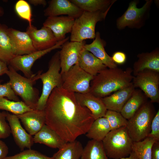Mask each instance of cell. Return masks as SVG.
Listing matches in <instances>:
<instances>
[{
  "instance_id": "cell-30",
  "label": "cell",
  "mask_w": 159,
  "mask_h": 159,
  "mask_svg": "<svg viewBox=\"0 0 159 159\" xmlns=\"http://www.w3.org/2000/svg\"><path fill=\"white\" fill-rule=\"evenodd\" d=\"M81 159H108L102 141L91 139L83 148Z\"/></svg>"
},
{
  "instance_id": "cell-13",
  "label": "cell",
  "mask_w": 159,
  "mask_h": 159,
  "mask_svg": "<svg viewBox=\"0 0 159 159\" xmlns=\"http://www.w3.org/2000/svg\"><path fill=\"white\" fill-rule=\"evenodd\" d=\"M84 11L70 0H51L48 2V6L44 10V15L47 17L67 15L76 19Z\"/></svg>"
},
{
  "instance_id": "cell-3",
  "label": "cell",
  "mask_w": 159,
  "mask_h": 159,
  "mask_svg": "<svg viewBox=\"0 0 159 159\" xmlns=\"http://www.w3.org/2000/svg\"><path fill=\"white\" fill-rule=\"evenodd\" d=\"M6 75L9 77L11 87L17 95L22 101L33 110H36L39 99V92L34 87L36 81L39 80V76L42 71H39L30 78L23 77L19 74L13 68L8 65Z\"/></svg>"
},
{
  "instance_id": "cell-44",
  "label": "cell",
  "mask_w": 159,
  "mask_h": 159,
  "mask_svg": "<svg viewBox=\"0 0 159 159\" xmlns=\"http://www.w3.org/2000/svg\"><path fill=\"white\" fill-rule=\"evenodd\" d=\"M120 159H138L135 153L133 151L128 157Z\"/></svg>"
},
{
  "instance_id": "cell-31",
  "label": "cell",
  "mask_w": 159,
  "mask_h": 159,
  "mask_svg": "<svg viewBox=\"0 0 159 159\" xmlns=\"http://www.w3.org/2000/svg\"><path fill=\"white\" fill-rule=\"evenodd\" d=\"M156 141L154 139L147 137L142 140L133 142L132 151L138 159H151L152 147Z\"/></svg>"
},
{
  "instance_id": "cell-28",
  "label": "cell",
  "mask_w": 159,
  "mask_h": 159,
  "mask_svg": "<svg viewBox=\"0 0 159 159\" xmlns=\"http://www.w3.org/2000/svg\"><path fill=\"white\" fill-rule=\"evenodd\" d=\"M84 11H105L116 1V0H70Z\"/></svg>"
},
{
  "instance_id": "cell-36",
  "label": "cell",
  "mask_w": 159,
  "mask_h": 159,
  "mask_svg": "<svg viewBox=\"0 0 159 159\" xmlns=\"http://www.w3.org/2000/svg\"><path fill=\"white\" fill-rule=\"evenodd\" d=\"M1 97H6L16 101H20L12 89L9 81L4 84L1 83L0 82V98Z\"/></svg>"
},
{
  "instance_id": "cell-11",
  "label": "cell",
  "mask_w": 159,
  "mask_h": 159,
  "mask_svg": "<svg viewBox=\"0 0 159 159\" xmlns=\"http://www.w3.org/2000/svg\"><path fill=\"white\" fill-rule=\"evenodd\" d=\"M69 38L67 37L58 42L55 45L48 49L36 51L27 54L16 56L10 61L8 65L11 66L16 71H21L25 77L30 78L34 74L32 71V68L35 61L52 51L61 49L62 45L68 41Z\"/></svg>"
},
{
  "instance_id": "cell-4",
  "label": "cell",
  "mask_w": 159,
  "mask_h": 159,
  "mask_svg": "<svg viewBox=\"0 0 159 159\" xmlns=\"http://www.w3.org/2000/svg\"><path fill=\"white\" fill-rule=\"evenodd\" d=\"M102 141L108 158L120 159L127 157L132 151L133 142L126 127L111 130Z\"/></svg>"
},
{
  "instance_id": "cell-5",
  "label": "cell",
  "mask_w": 159,
  "mask_h": 159,
  "mask_svg": "<svg viewBox=\"0 0 159 159\" xmlns=\"http://www.w3.org/2000/svg\"><path fill=\"white\" fill-rule=\"evenodd\" d=\"M59 51L52 57L48 64V69L45 72L40 73L39 76L42 83V91L37 102L36 110H44L48 98L56 87H62V78Z\"/></svg>"
},
{
  "instance_id": "cell-33",
  "label": "cell",
  "mask_w": 159,
  "mask_h": 159,
  "mask_svg": "<svg viewBox=\"0 0 159 159\" xmlns=\"http://www.w3.org/2000/svg\"><path fill=\"white\" fill-rule=\"evenodd\" d=\"M104 117L108 120L111 130L127 126L128 120L120 112L107 110Z\"/></svg>"
},
{
  "instance_id": "cell-40",
  "label": "cell",
  "mask_w": 159,
  "mask_h": 159,
  "mask_svg": "<svg viewBox=\"0 0 159 159\" xmlns=\"http://www.w3.org/2000/svg\"><path fill=\"white\" fill-rule=\"evenodd\" d=\"M9 152V148L6 144L0 139V159H4Z\"/></svg>"
},
{
  "instance_id": "cell-26",
  "label": "cell",
  "mask_w": 159,
  "mask_h": 159,
  "mask_svg": "<svg viewBox=\"0 0 159 159\" xmlns=\"http://www.w3.org/2000/svg\"><path fill=\"white\" fill-rule=\"evenodd\" d=\"M8 27L0 23V60L9 65L16 56L8 32Z\"/></svg>"
},
{
  "instance_id": "cell-12",
  "label": "cell",
  "mask_w": 159,
  "mask_h": 159,
  "mask_svg": "<svg viewBox=\"0 0 159 159\" xmlns=\"http://www.w3.org/2000/svg\"><path fill=\"white\" fill-rule=\"evenodd\" d=\"M85 44L84 41L78 42L68 40L62 45L59 51L61 74L78 63L81 52Z\"/></svg>"
},
{
  "instance_id": "cell-35",
  "label": "cell",
  "mask_w": 159,
  "mask_h": 159,
  "mask_svg": "<svg viewBox=\"0 0 159 159\" xmlns=\"http://www.w3.org/2000/svg\"><path fill=\"white\" fill-rule=\"evenodd\" d=\"M4 159H53L36 150L28 149L14 155L7 156Z\"/></svg>"
},
{
  "instance_id": "cell-1",
  "label": "cell",
  "mask_w": 159,
  "mask_h": 159,
  "mask_svg": "<svg viewBox=\"0 0 159 159\" xmlns=\"http://www.w3.org/2000/svg\"><path fill=\"white\" fill-rule=\"evenodd\" d=\"M44 110L45 124L67 142L86 134L95 120L90 111L78 102L75 93L62 87L52 90Z\"/></svg>"
},
{
  "instance_id": "cell-17",
  "label": "cell",
  "mask_w": 159,
  "mask_h": 159,
  "mask_svg": "<svg viewBox=\"0 0 159 159\" xmlns=\"http://www.w3.org/2000/svg\"><path fill=\"white\" fill-rule=\"evenodd\" d=\"M8 32L16 56L27 54L36 51L30 37L26 32L8 28Z\"/></svg>"
},
{
  "instance_id": "cell-18",
  "label": "cell",
  "mask_w": 159,
  "mask_h": 159,
  "mask_svg": "<svg viewBox=\"0 0 159 159\" xmlns=\"http://www.w3.org/2000/svg\"><path fill=\"white\" fill-rule=\"evenodd\" d=\"M16 115L27 132L32 136L35 135L45 124L44 110H32Z\"/></svg>"
},
{
  "instance_id": "cell-14",
  "label": "cell",
  "mask_w": 159,
  "mask_h": 159,
  "mask_svg": "<svg viewBox=\"0 0 159 159\" xmlns=\"http://www.w3.org/2000/svg\"><path fill=\"white\" fill-rule=\"evenodd\" d=\"M6 118L11 134L19 148L22 151L25 148L31 149L34 143L33 137L23 128L17 116L6 112Z\"/></svg>"
},
{
  "instance_id": "cell-19",
  "label": "cell",
  "mask_w": 159,
  "mask_h": 159,
  "mask_svg": "<svg viewBox=\"0 0 159 159\" xmlns=\"http://www.w3.org/2000/svg\"><path fill=\"white\" fill-rule=\"evenodd\" d=\"M75 95L79 104L90 111L95 120L104 117L107 110L101 98L90 92L75 93Z\"/></svg>"
},
{
  "instance_id": "cell-27",
  "label": "cell",
  "mask_w": 159,
  "mask_h": 159,
  "mask_svg": "<svg viewBox=\"0 0 159 159\" xmlns=\"http://www.w3.org/2000/svg\"><path fill=\"white\" fill-rule=\"evenodd\" d=\"M83 147L81 143L76 140L67 142L59 149L52 157L53 159H80Z\"/></svg>"
},
{
  "instance_id": "cell-25",
  "label": "cell",
  "mask_w": 159,
  "mask_h": 159,
  "mask_svg": "<svg viewBox=\"0 0 159 159\" xmlns=\"http://www.w3.org/2000/svg\"><path fill=\"white\" fill-rule=\"evenodd\" d=\"M141 90L135 89L122 108L120 113L127 120L130 118L147 101Z\"/></svg>"
},
{
  "instance_id": "cell-32",
  "label": "cell",
  "mask_w": 159,
  "mask_h": 159,
  "mask_svg": "<svg viewBox=\"0 0 159 159\" xmlns=\"http://www.w3.org/2000/svg\"><path fill=\"white\" fill-rule=\"evenodd\" d=\"M0 110L9 112L16 115L33 110L22 101H16L6 97L0 98Z\"/></svg>"
},
{
  "instance_id": "cell-39",
  "label": "cell",
  "mask_w": 159,
  "mask_h": 159,
  "mask_svg": "<svg viewBox=\"0 0 159 159\" xmlns=\"http://www.w3.org/2000/svg\"><path fill=\"white\" fill-rule=\"evenodd\" d=\"M113 62L116 64H122L126 60V56L125 54L121 51H117L114 52L111 57Z\"/></svg>"
},
{
  "instance_id": "cell-21",
  "label": "cell",
  "mask_w": 159,
  "mask_h": 159,
  "mask_svg": "<svg viewBox=\"0 0 159 159\" xmlns=\"http://www.w3.org/2000/svg\"><path fill=\"white\" fill-rule=\"evenodd\" d=\"M135 88L132 83L129 86L101 99L107 110L120 112Z\"/></svg>"
},
{
  "instance_id": "cell-37",
  "label": "cell",
  "mask_w": 159,
  "mask_h": 159,
  "mask_svg": "<svg viewBox=\"0 0 159 159\" xmlns=\"http://www.w3.org/2000/svg\"><path fill=\"white\" fill-rule=\"evenodd\" d=\"M6 112H0V139L6 138L11 134L9 124L6 121Z\"/></svg>"
},
{
  "instance_id": "cell-24",
  "label": "cell",
  "mask_w": 159,
  "mask_h": 159,
  "mask_svg": "<svg viewBox=\"0 0 159 159\" xmlns=\"http://www.w3.org/2000/svg\"><path fill=\"white\" fill-rule=\"evenodd\" d=\"M78 64L82 69L93 76L107 68L100 59L84 47L81 52Z\"/></svg>"
},
{
  "instance_id": "cell-23",
  "label": "cell",
  "mask_w": 159,
  "mask_h": 159,
  "mask_svg": "<svg viewBox=\"0 0 159 159\" xmlns=\"http://www.w3.org/2000/svg\"><path fill=\"white\" fill-rule=\"evenodd\" d=\"M34 135V143L43 144L54 148L59 149L67 142L46 124Z\"/></svg>"
},
{
  "instance_id": "cell-45",
  "label": "cell",
  "mask_w": 159,
  "mask_h": 159,
  "mask_svg": "<svg viewBox=\"0 0 159 159\" xmlns=\"http://www.w3.org/2000/svg\"><path fill=\"white\" fill-rule=\"evenodd\" d=\"M4 11L3 9L0 6V16H3Z\"/></svg>"
},
{
  "instance_id": "cell-38",
  "label": "cell",
  "mask_w": 159,
  "mask_h": 159,
  "mask_svg": "<svg viewBox=\"0 0 159 159\" xmlns=\"http://www.w3.org/2000/svg\"><path fill=\"white\" fill-rule=\"evenodd\" d=\"M148 137L159 141V110L154 116L151 124L150 131Z\"/></svg>"
},
{
  "instance_id": "cell-34",
  "label": "cell",
  "mask_w": 159,
  "mask_h": 159,
  "mask_svg": "<svg viewBox=\"0 0 159 159\" xmlns=\"http://www.w3.org/2000/svg\"><path fill=\"white\" fill-rule=\"evenodd\" d=\"M15 10L17 15L21 18L27 21L29 25H32V12L29 3L24 0H19L16 3Z\"/></svg>"
},
{
  "instance_id": "cell-20",
  "label": "cell",
  "mask_w": 159,
  "mask_h": 159,
  "mask_svg": "<svg viewBox=\"0 0 159 159\" xmlns=\"http://www.w3.org/2000/svg\"><path fill=\"white\" fill-rule=\"evenodd\" d=\"M138 60L133 65L134 76L146 69L159 72V49L158 48L150 52H142L137 55Z\"/></svg>"
},
{
  "instance_id": "cell-8",
  "label": "cell",
  "mask_w": 159,
  "mask_h": 159,
  "mask_svg": "<svg viewBox=\"0 0 159 159\" xmlns=\"http://www.w3.org/2000/svg\"><path fill=\"white\" fill-rule=\"evenodd\" d=\"M139 1H131L124 13L116 21L117 29L121 30L128 27L131 29H140L144 26L150 16L153 2L152 0H146L141 8L137 7Z\"/></svg>"
},
{
  "instance_id": "cell-2",
  "label": "cell",
  "mask_w": 159,
  "mask_h": 159,
  "mask_svg": "<svg viewBox=\"0 0 159 159\" xmlns=\"http://www.w3.org/2000/svg\"><path fill=\"white\" fill-rule=\"evenodd\" d=\"M130 67L125 70L117 67L103 69L93 77L89 92L101 98L108 96L131 84L134 77Z\"/></svg>"
},
{
  "instance_id": "cell-10",
  "label": "cell",
  "mask_w": 159,
  "mask_h": 159,
  "mask_svg": "<svg viewBox=\"0 0 159 159\" xmlns=\"http://www.w3.org/2000/svg\"><path fill=\"white\" fill-rule=\"evenodd\" d=\"M132 83L135 88L142 91L153 103L159 102V72L146 69L134 76Z\"/></svg>"
},
{
  "instance_id": "cell-16",
  "label": "cell",
  "mask_w": 159,
  "mask_h": 159,
  "mask_svg": "<svg viewBox=\"0 0 159 159\" xmlns=\"http://www.w3.org/2000/svg\"><path fill=\"white\" fill-rule=\"evenodd\" d=\"M75 19L68 16L48 17L43 26L50 29L57 42L65 39L66 35L71 32Z\"/></svg>"
},
{
  "instance_id": "cell-43",
  "label": "cell",
  "mask_w": 159,
  "mask_h": 159,
  "mask_svg": "<svg viewBox=\"0 0 159 159\" xmlns=\"http://www.w3.org/2000/svg\"><path fill=\"white\" fill-rule=\"evenodd\" d=\"M29 2L34 6L42 5L44 7L47 4V2L45 0H29Z\"/></svg>"
},
{
  "instance_id": "cell-29",
  "label": "cell",
  "mask_w": 159,
  "mask_h": 159,
  "mask_svg": "<svg viewBox=\"0 0 159 159\" xmlns=\"http://www.w3.org/2000/svg\"><path fill=\"white\" fill-rule=\"evenodd\" d=\"M111 131L109 122L104 117L94 120L86 133V136L91 139L102 141Z\"/></svg>"
},
{
  "instance_id": "cell-22",
  "label": "cell",
  "mask_w": 159,
  "mask_h": 159,
  "mask_svg": "<svg viewBox=\"0 0 159 159\" xmlns=\"http://www.w3.org/2000/svg\"><path fill=\"white\" fill-rule=\"evenodd\" d=\"M105 41L101 37L100 33L97 32H96L95 37L93 41L90 44H85L83 47L100 59L107 67L116 68L117 67V64L113 62L111 57L105 50Z\"/></svg>"
},
{
  "instance_id": "cell-7",
  "label": "cell",
  "mask_w": 159,
  "mask_h": 159,
  "mask_svg": "<svg viewBox=\"0 0 159 159\" xmlns=\"http://www.w3.org/2000/svg\"><path fill=\"white\" fill-rule=\"evenodd\" d=\"M110 9L105 11H84L79 17L75 19L70 37V41L82 42L87 39H94L97 23L105 19Z\"/></svg>"
},
{
  "instance_id": "cell-15",
  "label": "cell",
  "mask_w": 159,
  "mask_h": 159,
  "mask_svg": "<svg viewBox=\"0 0 159 159\" xmlns=\"http://www.w3.org/2000/svg\"><path fill=\"white\" fill-rule=\"evenodd\" d=\"M26 32L30 37L36 51L49 48L58 42L52 31L47 27L43 26L39 29L32 25H29Z\"/></svg>"
},
{
  "instance_id": "cell-9",
  "label": "cell",
  "mask_w": 159,
  "mask_h": 159,
  "mask_svg": "<svg viewBox=\"0 0 159 159\" xmlns=\"http://www.w3.org/2000/svg\"><path fill=\"white\" fill-rule=\"evenodd\" d=\"M61 75L63 89L74 93L89 92L90 83L94 76L82 69L78 63Z\"/></svg>"
},
{
  "instance_id": "cell-6",
  "label": "cell",
  "mask_w": 159,
  "mask_h": 159,
  "mask_svg": "<svg viewBox=\"0 0 159 159\" xmlns=\"http://www.w3.org/2000/svg\"><path fill=\"white\" fill-rule=\"evenodd\" d=\"M150 102L146 101L129 119L126 127L133 142L142 140L150 132L154 108Z\"/></svg>"
},
{
  "instance_id": "cell-42",
  "label": "cell",
  "mask_w": 159,
  "mask_h": 159,
  "mask_svg": "<svg viewBox=\"0 0 159 159\" xmlns=\"http://www.w3.org/2000/svg\"><path fill=\"white\" fill-rule=\"evenodd\" d=\"M8 69L7 64L0 60V76L4 74H6Z\"/></svg>"
},
{
  "instance_id": "cell-41",
  "label": "cell",
  "mask_w": 159,
  "mask_h": 159,
  "mask_svg": "<svg viewBox=\"0 0 159 159\" xmlns=\"http://www.w3.org/2000/svg\"><path fill=\"white\" fill-rule=\"evenodd\" d=\"M151 159H159V141L155 142L153 145Z\"/></svg>"
}]
</instances>
